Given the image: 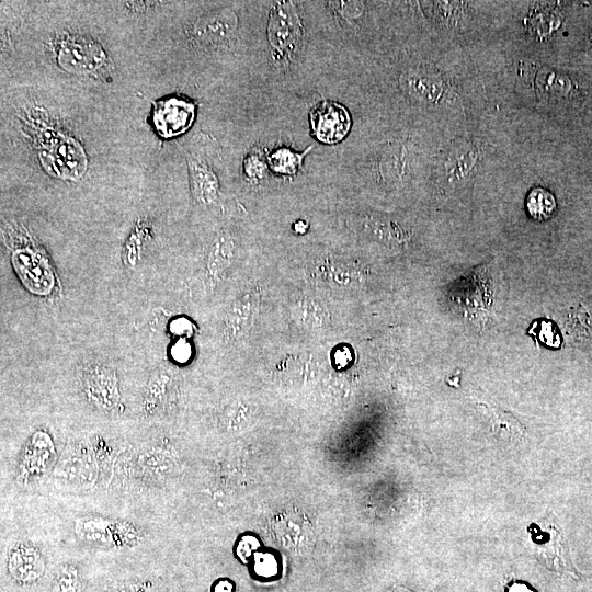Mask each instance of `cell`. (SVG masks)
<instances>
[{"label":"cell","mask_w":592,"mask_h":592,"mask_svg":"<svg viewBox=\"0 0 592 592\" xmlns=\"http://www.w3.org/2000/svg\"><path fill=\"white\" fill-rule=\"evenodd\" d=\"M400 87L411 98L425 104L436 103L444 94L442 78L430 68H408L400 76Z\"/></svg>","instance_id":"cell-8"},{"label":"cell","mask_w":592,"mask_h":592,"mask_svg":"<svg viewBox=\"0 0 592 592\" xmlns=\"http://www.w3.org/2000/svg\"><path fill=\"white\" fill-rule=\"evenodd\" d=\"M232 583L228 580H220L213 588V592H232Z\"/></svg>","instance_id":"cell-20"},{"label":"cell","mask_w":592,"mask_h":592,"mask_svg":"<svg viewBox=\"0 0 592 592\" xmlns=\"http://www.w3.org/2000/svg\"><path fill=\"white\" fill-rule=\"evenodd\" d=\"M406 150L401 146H388L383 149L376 158L374 172L380 181L394 183L398 181L406 172L407 158Z\"/></svg>","instance_id":"cell-12"},{"label":"cell","mask_w":592,"mask_h":592,"mask_svg":"<svg viewBox=\"0 0 592 592\" xmlns=\"http://www.w3.org/2000/svg\"><path fill=\"white\" fill-rule=\"evenodd\" d=\"M194 114L195 106L192 102L172 96L155 104L152 122L162 137H174L190 127Z\"/></svg>","instance_id":"cell-6"},{"label":"cell","mask_w":592,"mask_h":592,"mask_svg":"<svg viewBox=\"0 0 592 592\" xmlns=\"http://www.w3.org/2000/svg\"><path fill=\"white\" fill-rule=\"evenodd\" d=\"M478 152L470 146L454 148L444 162V172L448 177L462 179L474 168Z\"/></svg>","instance_id":"cell-13"},{"label":"cell","mask_w":592,"mask_h":592,"mask_svg":"<svg viewBox=\"0 0 592 592\" xmlns=\"http://www.w3.org/2000/svg\"><path fill=\"white\" fill-rule=\"evenodd\" d=\"M58 65L76 75H92L106 64V55L95 41L72 34L61 35L55 44Z\"/></svg>","instance_id":"cell-3"},{"label":"cell","mask_w":592,"mask_h":592,"mask_svg":"<svg viewBox=\"0 0 592 592\" xmlns=\"http://www.w3.org/2000/svg\"><path fill=\"white\" fill-rule=\"evenodd\" d=\"M530 215L537 220H545L551 216L556 208L554 195L542 187L533 189L526 201Z\"/></svg>","instance_id":"cell-15"},{"label":"cell","mask_w":592,"mask_h":592,"mask_svg":"<svg viewBox=\"0 0 592 592\" xmlns=\"http://www.w3.org/2000/svg\"><path fill=\"white\" fill-rule=\"evenodd\" d=\"M38 157L49 173L62 179H78L87 168V157L80 144L59 133L43 136Z\"/></svg>","instance_id":"cell-1"},{"label":"cell","mask_w":592,"mask_h":592,"mask_svg":"<svg viewBox=\"0 0 592 592\" xmlns=\"http://www.w3.org/2000/svg\"><path fill=\"white\" fill-rule=\"evenodd\" d=\"M506 592H535V591L523 582H513L512 584H510Z\"/></svg>","instance_id":"cell-21"},{"label":"cell","mask_w":592,"mask_h":592,"mask_svg":"<svg viewBox=\"0 0 592 592\" xmlns=\"http://www.w3.org/2000/svg\"><path fill=\"white\" fill-rule=\"evenodd\" d=\"M237 26L235 11L220 9L198 18L193 24L192 34L202 44L220 45L232 38Z\"/></svg>","instance_id":"cell-7"},{"label":"cell","mask_w":592,"mask_h":592,"mask_svg":"<svg viewBox=\"0 0 592 592\" xmlns=\"http://www.w3.org/2000/svg\"><path fill=\"white\" fill-rule=\"evenodd\" d=\"M527 333L532 334L536 341L550 349H558L562 342L557 325L548 319H537L533 321Z\"/></svg>","instance_id":"cell-16"},{"label":"cell","mask_w":592,"mask_h":592,"mask_svg":"<svg viewBox=\"0 0 592 592\" xmlns=\"http://www.w3.org/2000/svg\"><path fill=\"white\" fill-rule=\"evenodd\" d=\"M386 592H413L405 587H399V585H395L392 588H390L389 590H387Z\"/></svg>","instance_id":"cell-22"},{"label":"cell","mask_w":592,"mask_h":592,"mask_svg":"<svg viewBox=\"0 0 592 592\" xmlns=\"http://www.w3.org/2000/svg\"><path fill=\"white\" fill-rule=\"evenodd\" d=\"M255 540L252 537H246L242 539V542L238 546V553L241 555L242 558L248 556L249 553L254 549L255 547Z\"/></svg>","instance_id":"cell-19"},{"label":"cell","mask_w":592,"mask_h":592,"mask_svg":"<svg viewBox=\"0 0 592 592\" xmlns=\"http://www.w3.org/2000/svg\"><path fill=\"white\" fill-rule=\"evenodd\" d=\"M314 137L323 144L341 141L349 133L351 117L348 110L333 101H322L309 114Z\"/></svg>","instance_id":"cell-4"},{"label":"cell","mask_w":592,"mask_h":592,"mask_svg":"<svg viewBox=\"0 0 592 592\" xmlns=\"http://www.w3.org/2000/svg\"><path fill=\"white\" fill-rule=\"evenodd\" d=\"M312 149L308 147L304 152H295L288 148H278L267 157V164L271 171L293 175L301 167L304 158Z\"/></svg>","instance_id":"cell-14"},{"label":"cell","mask_w":592,"mask_h":592,"mask_svg":"<svg viewBox=\"0 0 592 592\" xmlns=\"http://www.w3.org/2000/svg\"><path fill=\"white\" fill-rule=\"evenodd\" d=\"M82 385L89 400L103 410L113 409L119 401L118 377L110 365H90L82 375Z\"/></svg>","instance_id":"cell-5"},{"label":"cell","mask_w":592,"mask_h":592,"mask_svg":"<svg viewBox=\"0 0 592 592\" xmlns=\"http://www.w3.org/2000/svg\"><path fill=\"white\" fill-rule=\"evenodd\" d=\"M187 167L191 190L195 200L205 205L215 202L219 181L213 167L198 156L187 158Z\"/></svg>","instance_id":"cell-9"},{"label":"cell","mask_w":592,"mask_h":592,"mask_svg":"<svg viewBox=\"0 0 592 592\" xmlns=\"http://www.w3.org/2000/svg\"><path fill=\"white\" fill-rule=\"evenodd\" d=\"M479 410L488 419L491 432L499 439L508 442H519L525 435L524 425L510 412L478 403Z\"/></svg>","instance_id":"cell-11"},{"label":"cell","mask_w":592,"mask_h":592,"mask_svg":"<svg viewBox=\"0 0 592 592\" xmlns=\"http://www.w3.org/2000/svg\"><path fill=\"white\" fill-rule=\"evenodd\" d=\"M246 172L250 177H261L264 172V164L258 158L250 157L249 161L246 162Z\"/></svg>","instance_id":"cell-18"},{"label":"cell","mask_w":592,"mask_h":592,"mask_svg":"<svg viewBox=\"0 0 592 592\" xmlns=\"http://www.w3.org/2000/svg\"><path fill=\"white\" fill-rule=\"evenodd\" d=\"M14 265L30 289L38 294L49 292L53 276L47 265L36 254L21 251L14 255Z\"/></svg>","instance_id":"cell-10"},{"label":"cell","mask_w":592,"mask_h":592,"mask_svg":"<svg viewBox=\"0 0 592 592\" xmlns=\"http://www.w3.org/2000/svg\"><path fill=\"white\" fill-rule=\"evenodd\" d=\"M337 4V8L341 15L344 18H357L362 10H363V3L362 2H355V1H348V2H334Z\"/></svg>","instance_id":"cell-17"},{"label":"cell","mask_w":592,"mask_h":592,"mask_svg":"<svg viewBox=\"0 0 592 592\" xmlns=\"http://www.w3.org/2000/svg\"><path fill=\"white\" fill-rule=\"evenodd\" d=\"M303 23L292 1H278L271 8L267 41L276 61H287L297 52L303 38Z\"/></svg>","instance_id":"cell-2"}]
</instances>
